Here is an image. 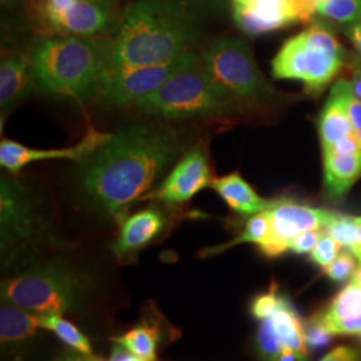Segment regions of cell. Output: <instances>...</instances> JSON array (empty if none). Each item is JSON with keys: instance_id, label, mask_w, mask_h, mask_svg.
I'll use <instances>...</instances> for the list:
<instances>
[{"instance_id": "cell-1", "label": "cell", "mask_w": 361, "mask_h": 361, "mask_svg": "<svg viewBox=\"0 0 361 361\" xmlns=\"http://www.w3.org/2000/svg\"><path fill=\"white\" fill-rule=\"evenodd\" d=\"M183 143L170 129L131 125L107 138L79 164L82 193L104 214L123 219L182 153Z\"/></svg>"}, {"instance_id": "cell-2", "label": "cell", "mask_w": 361, "mask_h": 361, "mask_svg": "<svg viewBox=\"0 0 361 361\" xmlns=\"http://www.w3.org/2000/svg\"><path fill=\"white\" fill-rule=\"evenodd\" d=\"M198 39L197 16L183 0H137L110 42L109 70L171 62L193 51Z\"/></svg>"}, {"instance_id": "cell-3", "label": "cell", "mask_w": 361, "mask_h": 361, "mask_svg": "<svg viewBox=\"0 0 361 361\" xmlns=\"http://www.w3.org/2000/svg\"><path fill=\"white\" fill-rule=\"evenodd\" d=\"M30 56L37 89L83 104L97 98L110 67V42L54 34L38 39Z\"/></svg>"}, {"instance_id": "cell-4", "label": "cell", "mask_w": 361, "mask_h": 361, "mask_svg": "<svg viewBox=\"0 0 361 361\" xmlns=\"http://www.w3.org/2000/svg\"><path fill=\"white\" fill-rule=\"evenodd\" d=\"M90 283L62 259L46 261L1 283V300L38 314H65L86 302Z\"/></svg>"}, {"instance_id": "cell-5", "label": "cell", "mask_w": 361, "mask_h": 361, "mask_svg": "<svg viewBox=\"0 0 361 361\" xmlns=\"http://www.w3.org/2000/svg\"><path fill=\"white\" fill-rule=\"evenodd\" d=\"M133 106L145 116L164 119L213 118L228 116L237 110L209 77L202 56Z\"/></svg>"}, {"instance_id": "cell-6", "label": "cell", "mask_w": 361, "mask_h": 361, "mask_svg": "<svg viewBox=\"0 0 361 361\" xmlns=\"http://www.w3.org/2000/svg\"><path fill=\"white\" fill-rule=\"evenodd\" d=\"M202 63L219 92L237 110L271 102L276 97L241 39H219L202 56Z\"/></svg>"}, {"instance_id": "cell-7", "label": "cell", "mask_w": 361, "mask_h": 361, "mask_svg": "<svg viewBox=\"0 0 361 361\" xmlns=\"http://www.w3.org/2000/svg\"><path fill=\"white\" fill-rule=\"evenodd\" d=\"M201 56L186 52L180 58L159 65L140 66L109 70L97 94V104L104 107H125L158 90L169 78L193 65Z\"/></svg>"}, {"instance_id": "cell-8", "label": "cell", "mask_w": 361, "mask_h": 361, "mask_svg": "<svg viewBox=\"0 0 361 361\" xmlns=\"http://www.w3.org/2000/svg\"><path fill=\"white\" fill-rule=\"evenodd\" d=\"M113 7L97 0H40L38 19L54 34L101 38L119 26Z\"/></svg>"}, {"instance_id": "cell-9", "label": "cell", "mask_w": 361, "mask_h": 361, "mask_svg": "<svg viewBox=\"0 0 361 361\" xmlns=\"http://www.w3.org/2000/svg\"><path fill=\"white\" fill-rule=\"evenodd\" d=\"M1 252L7 261L37 245L44 232L35 200L16 180H1Z\"/></svg>"}, {"instance_id": "cell-10", "label": "cell", "mask_w": 361, "mask_h": 361, "mask_svg": "<svg viewBox=\"0 0 361 361\" xmlns=\"http://www.w3.org/2000/svg\"><path fill=\"white\" fill-rule=\"evenodd\" d=\"M271 219V233L265 244L259 246L267 257H277L289 250L290 241L301 233L325 229L336 213L298 204L289 198L273 200L267 209Z\"/></svg>"}, {"instance_id": "cell-11", "label": "cell", "mask_w": 361, "mask_h": 361, "mask_svg": "<svg viewBox=\"0 0 361 361\" xmlns=\"http://www.w3.org/2000/svg\"><path fill=\"white\" fill-rule=\"evenodd\" d=\"M302 42V83L308 92H320L347 62V51L324 27L314 25L300 34Z\"/></svg>"}, {"instance_id": "cell-12", "label": "cell", "mask_w": 361, "mask_h": 361, "mask_svg": "<svg viewBox=\"0 0 361 361\" xmlns=\"http://www.w3.org/2000/svg\"><path fill=\"white\" fill-rule=\"evenodd\" d=\"M316 13L313 0H249L234 6V20L247 35H261L296 22H307Z\"/></svg>"}, {"instance_id": "cell-13", "label": "cell", "mask_w": 361, "mask_h": 361, "mask_svg": "<svg viewBox=\"0 0 361 361\" xmlns=\"http://www.w3.org/2000/svg\"><path fill=\"white\" fill-rule=\"evenodd\" d=\"M212 180L213 176L207 153L195 147L180 158L158 189L147 197L169 207L183 205L195 194L210 186Z\"/></svg>"}, {"instance_id": "cell-14", "label": "cell", "mask_w": 361, "mask_h": 361, "mask_svg": "<svg viewBox=\"0 0 361 361\" xmlns=\"http://www.w3.org/2000/svg\"><path fill=\"white\" fill-rule=\"evenodd\" d=\"M109 133H101L90 128L79 142L63 149H34L23 143L3 140L0 143V165L10 174L18 176L23 169L40 161L67 159L82 164L89 155L104 142Z\"/></svg>"}, {"instance_id": "cell-15", "label": "cell", "mask_w": 361, "mask_h": 361, "mask_svg": "<svg viewBox=\"0 0 361 361\" xmlns=\"http://www.w3.org/2000/svg\"><path fill=\"white\" fill-rule=\"evenodd\" d=\"M37 89L30 52H13L0 62V125L1 129L15 107Z\"/></svg>"}, {"instance_id": "cell-16", "label": "cell", "mask_w": 361, "mask_h": 361, "mask_svg": "<svg viewBox=\"0 0 361 361\" xmlns=\"http://www.w3.org/2000/svg\"><path fill=\"white\" fill-rule=\"evenodd\" d=\"M350 94V82L345 79L336 82L328 102L319 118V134L323 145V152L332 149L341 140L355 135V130L348 114Z\"/></svg>"}, {"instance_id": "cell-17", "label": "cell", "mask_w": 361, "mask_h": 361, "mask_svg": "<svg viewBox=\"0 0 361 361\" xmlns=\"http://www.w3.org/2000/svg\"><path fill=\"white\" fill-rule=\"evenodd\" d=\"M166 216L158 207L141 210L122 221L121 231L113 245L118 257H125L149 245L165 229Z\"/></svg>"}, {"instance_id": "cell-18", "label": "cell", "mask_w": 361, "mask_h": 361, "mask_svg": "<svg viewBox=\"0 0 361 361\" xmlns=\"http://www.w3.org/2000/svg\"><path fill=\"white\" fill-rule=\"evenodd\" d=\"M326 329L334 335H360L361 285L349 283L326 308L317 312Z\"/></svg>"}, {"instance_id": "cell-19", "label": "cell", "mask_w": 361, "mask_h": 361, "mask_svg": "<svg viewBox=\"0 0 361 361\" xmlns=\"http://www.w3.org/2000/svg\"><path fill=\"white\" fill-rule=\"evenodd\" d=\"M360 177L361 152L349 155L324 152V186L331 201H341Z\"/></svg>"}, {"instance_id": "cell-20", "label": "cell", "mask_w": 361, "mask_h": 361, "mask_svg": "<svg viewBox=\"0 0 361 361\" xmlns=\"http://www.w3.org/2000/svg\"><path fill=\"white\" fill-rule=\"evenodd\" d=\"M210 188L228 207L243 216H255L271 207V201L261 198L238 173L213 178Z\"/></svg>"}, {"instance_id": "cell-21", "label": "cell", "mask_w": 361, "mask_h": 361, "mask_svg": "<svg viewBox=\"0 0 361 361\" xmlns=\"http://www.w3.org/2000/svg\"><path fill=\"white\" fill-rule=\"evenodd\" d=\"M40 326V314L32 313L11 304L0 310V340L6 347L25 344L37 334Z\"/></svg>"}, {"instance_id": "cell-22", "label": "cell", "mask_w": 361, "mask_h": 361, "mask_svg": "<svg viewBox=\"0 0 361 361\" xmlns=\"http://www.w3.org/2000/svg\"><path fill=\"white\" fill-rule=\"evenodd\" d=\"M269 320L285 347L307 356L308 348L304 336V322L300 319L289 298L285 297L281 307L271 314Z\"/></svg>"}, {"instance_id": "cell-23", "label": "cell", "mask_w": 361, "mask_h": 361, "mask_svg": "<svg viewBox=\"0 0 361 361\" xmlns=\"http://www.w3.org/2000/svg\"><path fill=\"white\" fill-rule=\"evenodd\" d=\"M114 341L131 353L140 356L146 361L157 360V350L159 343V331L150 323L138 324L129 332L116 337Z\"/></svg>"}, {"instance_id": "cell-24", "label": "cell", "mask_w": 361, "mask_h": 361, "mask_svg": "<svg viewBox=\"0 0 361 361\" xmlns=\"http://www.w3.org/2000/svg\"><path fill=\"white\" fill-rule=\"evenodd\" d=\"M271 233V219L267 210L257 213L255 216H250V219L246 222L245 229L241 233L237 238H234L231 243L224 244V245L214 246L209 247L207 250L202 252V256H213V255H219L229 247L245 244V243H252L258 246H262L265 241L268 240Z\"/></svg>"}, {"instance_id": "cell-25", "label": "cell", "mask_w": 361, "mask_h": 361, "mask_svg": "<svg viewBox=\"0 0 361 361\" xmlns=\"http://www.w3.org/2000/svg\"><path fill=\"white\" fill-rule=\"evenodd\" d=\"M40 326L51 331L68 348L74 349L82 355H91L90 340L74 324L63 319L62 314H40Z\"/></svg>"}, {"instance_id": "cell-26", "label": "cell", "mask_w": 361, "mask_h": 361, "mask_svg": "<svg viewBox=\"0 0 361 361\" xmlns=\"http://www.w3.org/2000/svg\"><path fill=\"white\" fill-rule=\"evenodd\" d=\"M316 13L340 26H356L361 23V0H319Z\"/></svg>"}, {"instance_id": "cell-27", "label": "cell", "mask_w": 361, "mask_h": 361, "mask_svg": "<svg viewBox=\"0 0 361 361\" xmlns=\"http://www.w3.org/2000/svg\"><path fill=\"white\" fill-rule=\"evenodd\" d=\"M325 232L336 241L350 250L355 257L359 258L360 255V238H359V226H357V217H350L344 214H337L325 228Z\"/></svg>"}, {"instance_id": "cell-28", "label": "cell", "mask_w": 361, "mask_h": 361, "mask_svg": "<svg viewBox=\"0 0 361 361\" xmlns=\"http://www.w3.org/2000/svg\"><path fill=\"white\" fill-rule=\"evenodd\" d=\"M258 352L261 353L262 359L265 361H276L277 357L284 350L285 345L280 337L276 334L271 320H262L258 328L257 337H256Z\"/></svg>"}, {"instance_id": "cell-29", "label": "cell", "mask_w": 361, "mask_h": 361, "mask_svg": "<svg viewBox=\"0 0 361 361\" xmlns=\"http://www.w3.org/2000/svg\"><path fill=\"white\" fill-rule=\"evenodd\" d=\"M304 336L307 348L313 352L326 348L332 343L335 335L326 329L320 314L316 313L304 323Z\"/></svg>"}, {"instance_id": "cell-30", "label": "cell", "mask_w": 361, "mask_h": 361, "mask_svg": "<svg viewBox=\"0 0 361 361\" xmlns=\"http://www.w3.org/2000/svg\"><path fill=\"white\" fill-rule=\"evenodd\" d=\"M356 259L357 258L355 257V255L347 249L341 252L331 265L324 268V273L336 283L345 281L348 279H352V276L357 269Z\"/></svg>"}, {"instance_id": "cell-31", "label": "cell", "mask_w": 361, "mask_h": 361, "mask_svg": "<svg viewBox=\"0 0 361 361\" xmlns=\"http://www.w3.org/2000/svg\"><path fill=\"white\" fill-rule=\"evenodd\" d=\"M341 247L343 246L340 245L334 237H331L328 233L324 232L322 238L314 246V249L310 252V259L314 264H317L323 268H326L340 255Z\"/></svg>"}, {"instance_id": "cell-32", "label": "cell", "mask_w": 361, "mask_h": 361, "mask_svg": "<svg viewBox=\"0 0 361 361\" xmlns=\"http://www.w3.org/2000/svg\"><path fill=\"white\" fill-rule=\"evenodd\" d=\"M285 296L277 293L276 288H271L269 292L256 297L252 302V314L257 320H267L279 310L284 301Z\"/></svg>"}, {"instance_id": "cell-33", "label": "cell", "mask_w": 361, "mask_h": 361, "mask_svg": "<svg viewBox=\"0 0 361 361\" xmlns=\"http://www.w3.org/2000/svg\"><path fill=\"white\" fill-rule=\"evenodd\" d=\"M324 232H325V229H313V231L298 234L290 241L289 250L295 252L297 255L310 253L314 249L316 244L319 243V240L322 238Z\"/></svg>"}, {"instance_id": "cell-34", "label": "cell", "mask_w": 361, "mask_h": 361, "mask_svg": "<svg viewBox=\"0 0 361 361\" xmlns=\"http://www.w3.org/2000/svg\"><path fill=\"white\" fill-rule=\"evenodd\" d=\"M348 114L355 130V137L361 147V101L355 98L353 92L350 94L348 99Z\"/></svg>"}, {"instance_id": "cell-35", "label": "cell", "mask_w": 361, "mask_h": 361, "mask_svg": "<svg viewBox=\"0 0 361 361\" xmlns=\"http://www.w3.org/2000/svg\"><path fill=\"white\" fill-rule=\"evenodd\" d=\"M329 150L335 152L337 154L349 155L359 153V152H361V147L359 142H357V140H356V137L350 135V137L341 140L340 142L336 143L335 146Z\"/></svg>"}, {"instance_id": "cell-36", "label": "cell", "mask_w": 361, "mask_h": 361, "mask_svg": "<svg viewBox=\"0 0 361 361\" xmlns=\"http://www.w3.org/2000/svg\"><path fill=\"white\" fill-rule=\"evenodd\" d=\"M320 361H359L357 350L349 347H338L328 353L323 360Z\"/></svg>"}, {"instance_id": "cell-37", "label": "cell", "mask_w": 361, "mask_h": 361, "mask_svg": "<svg viewBox=\"0 0 361 361\" xmlns=\"http://www.w3.org/2000/svg\"><path fill=\"white\" fill-rule=\"evenodd\" d=\"M109 361H146L141 359L140 356L131 353L130 350L126 348H123L121 344L116 343L113 350H111V356H110V360Z\"/></svg>"}, {"instance_id": "cell-38", "label": "cell", "mask_w": 361, "mask_h": 361, "mask_svg": "<svg viewBox=\"0 0 361 361\" xmlns=\"http://www.w3.org/2000/svg\"><path fill=\"white\" fill-rule=\"evenodd\" d=\"M276 361H307V356L298 353L293 349L285 347L284 350L281 352V355L277 357Z\"/></svg>"}, {"instance_id": "cell-39", "label": "cell", "mask_w": 361, "mask_h": 361, "mask_svg": "<svg viewBox=\"0 0 361 361\" xmlns=\"http://www.w3.org/2000/svg\"><path fill=\"white\" fill-rule=\"evenodd\" d=\"M348 35L352 44L355 46L356 51L359 52L361 56V23L352 27L348 31Z\"/></svg>"}, {"instance_id": "cell-40", "label": "cell", "mask_w": 361, "mask_h": 361, "mask_svg": "<svg viewBox=\"0 0 361 361\" xmlns=\"http://www.w3.org/2000/svg\"><path fill=\"white\" fill-rule=\"evenodd\" d=\"M350 82V87H352V92L355 95V98H357L359 101H361V68H356L355 70V74L352 77Z\"/></svg>"}, {"instance_id": "cell-41", "label": "cell", "mask_w": 361, "mask_h": 361, "mask_svg": "<svg viewBox=\"0 0 361 361\" xmlns=\"http://www.w3.org/2000/svg\"><path fill=\"white\" fill-rule=\"evenodd\" d=\"M83 356L82 353H79L77 350H63L61 352L55 359L52 361H83Z\"/></svg>"}, {"instance_id": "cell-42", "label": "cell", "mask_w": 361, "mask_h": 361, "mask_svg": "<svg viewBox=\"0 0 361 361\" xmlns=\"http://www.w3.org/2000/svg\"><path fill=\"white\" fill-rule=\"evenodd\" d=\"M25 0H1V6L3 8H7V10H13L19 7Z\"/></svg>"}, {"instance_id": "cell-43", "label": "cell", "mask_w": 361, "mask_h": 361, "mask_svg": "<svg viewBox=\"0 0 361 361\" xmlns=\"http://www.w3.org/2000/svg\"><path fill=\"white\" fill-rule=\"evenodd\" d=\"M352 283H356V284L361 285V262L360 265L357 267V269L355 271V274L352 276Z\"/></svg>"}, {"instance_id": "cell-44", "label": "cell", "mask_w": 361, "mask_h": 361, "mask_svg": "<svg viewBox=\"0 0 361 361\" xmlns=\"http://www.w3.org/2000/svg\"><path fill=\"white\" fill-rule=\"evenodd\" d=\"M83 361H107L99 357V356H94V355H85L83 356Z\"/></svg>"}, {"instance_id": "cell-45", "label": "cell", "mask_w": 361, "mask_h": 361, "mask_svg": "<svg viewBox=\"0 0 361 361\" xmlns=\"http://www.w3.org/2000/svg\"><path fill=\"white\" fill-rule=\"evenodd\" d=\"M357 226H359V238H360V255H359L357 261L361 262V217H357Z\"/></svg>"}, {"instance_id": "cell-46", "label": "cell", "mask_w": 361, "mask_h": 361, "mask_svg": "<svg viewBox=\"0 0 361 361\" xmlns=\"http://www.w3.org/2000/svg\"><path fill=\"white\" fill-rule=\"evenodd\" d=\"M234 6H247L249 0H233Z\"/></svg>"}, {"instance_id": "cell-47", "label": "cell", "mask_w": 361, "mask_h": 361, "mask_svg": "<svg viewBox=\"0 0 361 361\" xmlns=\"http://www.w3.org/2000/svg\"><path fill=\"white\" fill-rule=\"evenodd\" d=\"M97 1H102V3H107V4H116L118 1H121V0H97Z\"/></svg>"}, {"instance_id": "cell-48", "label": "cell", "mask_w": 361, "mask_h": 361, "mask_svg": "<svg viewBox=\"0 0 361 361\" xmlns=\"http://www.w3.org/2000/svg\"><path fill=\"white\" fill-rule=\"evenodd\" d=\"M313 1H314V3H316V4H317V1H319V0H313Z\"/></svg>"}, {"instance_id": "cell-49", "label": "cell", "mask_w": 361, "mask_h": 361, "mask_svg": "<svg viewBox=\"0 0 361 361\" xmlns=\"http://www.w3.org/2000/svg\"><path fill=\"white\" fill-rule=\"evenodd\" d=\"M360 344H361V336H360Z\"/></svg>"}]
</instances>
